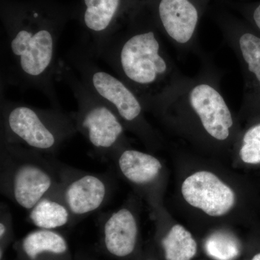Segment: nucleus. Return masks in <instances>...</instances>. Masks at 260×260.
I'll return each mask as SVG.
<instances>
[{"label":"nucleus","mask_w":260,"mask_h":260,"mask_svg":"<svg viewBox=\"0 0 260 260\" xmlns=\"http://www.w3.org/2000/svg\"><path fill=\"white\" fill-rule=\"evenodd\" d=\"M8 54V82L42 91L60 109L54 88L59 37L67 15L49 2L5 0L1 5Z\"/></svg>","instance_id":"f257e3e1"},{"label":"nucleus","mask_w":260,"mask_h":260,"mask_svg":"<svg viewBox=\"0 0 260 260\" xmlns=\"http://www.w3.org/2000/svg\"><path fill=\"white\" fill-rule=\"evenodd\" d=\"M93 56L110 66L140 99L156 95L169 73L161 44L152 30L121 29Z\"/></svg>","instance_id":"f03ea898"},{"label":"nucleus","mask_w":260,"mask_h":260,"mask_svg":"<svg viewBox=\"0 0 260 260\" xmlns=\"http://www.w3.org/2000/svg\"><path fill=\"white\" fill-rule=\"evenodd\" d=\"M78 133L73 114L2 100L1 140L54 155Z\"/></svg>","instance_id":"7ed1b4c3"},{"label":"nucleus","mask_w":260,"mask_h":260,"mask_svg":"<svg viewBox=\"0 0 260 260\" xmlns=\"http://www.w3.org/2000/svg\"><path fill=\"white\" fill-rule=\"evenodd\" d=\"M44 155L23 145L1 140V194L28 211L59 184L52 156Z\"/></svg>","instance_id":"20e7f679"},{"label":"nucleus","mask_w":260,"mask_h":260,"mask_svg":"<svg viewBox=\"0 0 260 260\" xmlns=\"http://www.w3.org/2000/svg\"><path fill=\"white\" fill-rule=\"evenodd\" d=\"M56 78L71 89L78 104V111L72 114L75 126L94 150L112 158L126 148L125 126L120 118L84 83L68 63L59 61Z\"/></svg>","instance_id":"39448f33"},{"label":"nucleus","mask_w":260,"mask_h":260,"mask_svg":"<svg viewBox=\"0 0 260 260\" xmlns=\"http://www.w3.org/2000/svg\"><path fill=\"white\" fill-rule=\"evenodd\" d=\"M52 160L59 175L56 190L69 208L71 226L107 203L112 191V180L107 175L75 169L53 156Z\"/></svg>","instance_id":"423d86ee"},{"label":"nucleus","mask_w":260,"mask_h":260,"mask_svg":"<svg viewBox=\"0 0 260 260\" xmlns=\"http://www.w3.org/2000/svg\"><path fill=\"white\" fill-rule=\"evenodd\" d=\"M181 194L186 203L210 216H223L235 205L234 191L213 173L206 171L186 178L181 186Z\"/></svg>","instance_id":"0eeeda50"},{"label":"nucleus","mask_w":260,"mask_h":260,"mask_svg":"<svg viewBox=\"0 0 260 260\" xmlns=\"http://www.w3.org/2000/svg\"><path fill=\"white\" fill-rule=\"evenodd\" d=\"M101 246L113 259H124L136 250L139 237L138 219L124 205L108 214L101 224Z\"/></svg>","instance_id":"6e6552de"},{"label":"nucleus","mask_w":260,"mask_h":260,"mask_svg":"<svg viewBox=\"0 0 260 260\" xmlns=\"http://www.w3.org/2000/svg\"><path fill=\"white\" fill-rule=\"evenodd\" d=\"M189 102L210 136L220 141L229 138L234 121L226 103L216 89L208 84L196 85L189 93Z\"/></svg>","instance_id":"1a4fd4ad"},{"label":"nucleus","mask_w":260,"mask_h":260,"mask_svg":"<svg viewBox=\"0 0 260 260\" xmlns=\"http://www.w3.org/2000/svg\"><path fill=\"white\" fill-rule=\"evenodd\" d=\"M13 246L17 260H74L66 238L56 230L37 229Z\"/></svg>","instance_id":"9d476101"},{"label":"nucleus","mask_w":260,"mask_h":260,"mask_svg":"<svg viewBox=\"0 0 260 260\" xmlns=\"http://www.w3.org/2000/svg\"><path fill=\"white\" fill-rule=\"evenodd\" d=\"M158 10L160 23L171 39L180 44L191 40L198 13L189 0H160Z\"/></svg>","instance_id":"9b49d317"},{"label":"nucleus","mask_w":260,"mask_h":260,"mask_svg":"<svg viewBox=\"0 0 260 260\" xmlns=\"http://www.w3.org/2000/svg\"><path fill=\"white\" fill-rule=\"evenodd\" d=\"M112 159L124 179L138 187L153 185L161 175V162L150 154L125 148L114 154Z\"/></svg>","instance_id":"f8f14e48"},{"label":"nucleus","mask_w":260,"mask_h":260,"mask_svg":"<svg viewBox=\"0 0 260 260\" xmlns=\"http://www.w3.org/2000/svg\"><path fill=\"white\" fill-rule=\"evenodd\" d=\"M56 189L28 211L29 221L38 229L56 230L66 225L71 226L72 215L69 208Z\"/></svg>","instance_id":"ddd939ff"},{"label":"nucleus","mask_w":260,"mask_h":260,"mask_svg":"<svg viewBox=\"0 0 260 260\" xmlns=\"http://www.w3.org/2000/svg\"><path fill=\"white\" fill-rule=\"evenodd\" d=\"M160 244L166 260H191L198 249L191 233L179 224L172 226L162 238Z\"/></svg>","instance_id":"4468645a"},{"label":"nucleus","mask_w":260,"mask_h":260,"mask_svg":"<svg viewBox=\"0 0 260 260\" xmlns=\"http://www.w3.org/2000/svg\"><path fill=\"white\" fill-rule=\"evenodd\" d=\"M207 252L218 260H232L239 254V246L235 239L228 234L216 233L205 243Z\"/></svg>","instance_id":"2eb2a0df"},{"label":"nucleus","mask_w":260,"mask_h":260,"mask_svg":"<svg viewBox=\"0 0 260 260\" xmlns=\"http://www.w3.org/2000/svg\"><path fill=\"white\" fill-rule=\"evenodd\" d=\"M239 47L248 69L255 75L260 85V38L246 32L239 39Z\"/></svg>","instance_id":"dca6fc26"},{"label":"nucleus","mask_w":260,"mask_h":260,"mask_svg":"<svg viewBox=\"0 0 260 260\" xmlns=\"http://www.w3.org/2000/svg\"><path fill=\"white\" fill-rule=\"evenodd\" d=\"M15 240L13 217L7 205L0 208V260H5V251Z\"/></svg>","instance_id":"f3484780"},{"label":"nucleus","mask_w":260,"mask_h":260,"mask_svg":"<svg viewBox=\"0 0 260 260\" xmlns=\"http://www.w3.org/2000/svg\"><path fill=\"white\" fill-rule=\"evenodd\" d=\"M240 156L246 164H260V140H244L240 150Z\"/></svg>","instance_id":"a211bd4d"},{"label":"nucleus","mask_w":260,"mask_h":260,"mask_svg":"<svg viewBox=\"0 0 260 260\" xmlns=\"http://www.w3.org/2000/svg\"><path fill=\"white\" fill-rule=\"evenodd\" d=\"M251 139L260 140V124L248 130L244 135L243 141Z\"/></svg>","instance_id":"6ab92c4d"},{"label":"nucleus","mask_w":260,"mask_h":260,"mask_svg":"<svg viewBox=\"0 0 260 260\" xmlns=\"http://www.w3.org/2000/svg\"><path fill=\"white\" fill-rule=\"evenodd\" d=\"M254 20L255 21L256 26L260 30V5L256 8L254 13Z\"/></svg>","instance_id":"aec40b11"},{"label":"nucleus","mask_w":260,"mask_h":260,"mask_svg":"<svg viewBox=\"0 0 260 260\" xmlns=\"http://www.w3.org/2000/svg\"><path fill=\"white\" fill-rule=\"evenodd\" d=\"M74 260H95L90 259V258L84 257L83 256H77L76 257L74 258Z\"/></svg>","instance_id":"412c9836"},{"label":"nucleus","mask_w":260,"mask_h":260,"mask_svg":"<svg viewBox=\"0 0 260 260\" xmlns=\"http://www.w3.org/2000/svg\"><path fill=\"white\" fill-rule=\"evenodd\" d=\"M252 260H260V253L259 254H256V255L253 257Z\"/></svg>","instance_id":"4be33fe9"},{"label":"nucleus","mask_w":260,"mask_h":260,"mask_svg":"<svg viewBox=\"0 0 260 260\" xmlns=\"http://www.w3.org/2000/svg\"><path fill=\"white\" fill-rule=\"evenodd\" d=\"M147 260H152V259H147Z\"/></svg>","instance_id":"5701e85b"}]
</instances>
